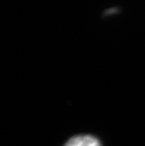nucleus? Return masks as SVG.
I'll return each mask as SVG.
<instances>
[{
  "mask_svg": "<svg viewBox=\"0 0 145 146\" xmlns=\"http://www.w3.org/2000/svg\"><path fill=\"white\" fill-rule=\"evenodd\" d=\"M64 146H101L99 139L90 135H79L72 137Z\"/></svg>",
  "mask_w": 145,
  "mask_h": 146,
  "instance_id": "obj_1",
  "label": "nucleus"
}]
</instances>
